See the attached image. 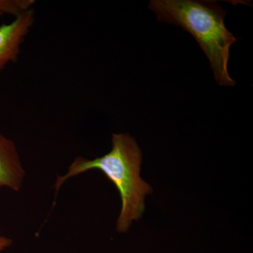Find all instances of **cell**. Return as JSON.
<instances>
[{"label": "cell", "mask_w": 253, "mask_h": 253, "mask_svg": "<svg viewBox=\"0 0 253 253\" xmlns=\"http://www.w3.org/2000/svg\"><path fill=\"white\" fill-rule=\"evenodd\" d=\"M142 154L134 138L128 134H112V149L109 153L93 160L78 156L68 168V172L58 176L55 182L56 191L73 176L90 169L102 171L119 191L122 201L116 229L126 232L131 222L138 220L145 211V197L152 193V188L140 176Z\"/></svg>", "instance_id": "1"}, {"label": "cell", "mask_w": 253, "mask_h": 253, "mask_svg": "<svg viewBox=\"0 0 253 253\" xmlns=\"http://www.w3.org/2000/svg\"><path fill=\"white\" fill-rule=\"evenodd\" d=\"M149 7L158 21L180 26L192 35L209 60L217 84L235 85L228 63L231 46L237 39L226 28L222 8L214 1L194 0H151Z\"/></svg>", "instance_id": "2"}, {"label": "cell", "mask_w": 253, "mask_h": 253, "mask_svg": "<svg viewBox=\"0 0 253 253\" xmlns=\"http://www.w3.org/2000/svg\"><path fill=\"white\" fill-rule=\"evenodd\" d=\"M36 20L33 8L21 13L11 22L0 26V71L17 61L25 38Z\"/></svg>", "instance_id": "3"}, {"label": "cell", "mask_w": 253, "mask_h": 253, "mask_svg": "<svg viewBox=\"0 0 253 253\" xmlns=\"http://www.w3.org/2000/svg\"><path fill=\"white\" fill-rule=\"evenodd\" d=\"M26 172L16 144L0 133V187L19 191Z\"/></svg>", "instance_id": "4"}, {"label": "cell", "mask_w": 253, "mask_h": 253, "mask_svg": "<svg viewBox=\"0 0 253 253\" xmlns=\"http://www.w3.org/2000/svg\"><path fill=\"white\" fill-rule=\"evenodd\" d=\"M34 0H0V16H16L33 8Z\"/></svg>", "instance_id": "5"}, {"label": "cell", "mask_w": 253, "mask_h": 253, "mask_svg": "<svg viewBox=\"0 0 253 253\" xmlns=\"http://www.w3.org/2000/svg\"><path fill=\"white\" fill-rule=\"evenodd\" d=\"M11 244H12V240L1 235L0 232V253L10 247Z\"/></svg>", "instance_id": "6"}, {"label": "cell", "mask_w": 253, "mask_h": 253, "mask_svg": "<svg viewBox=\"0 0 253 253\" xmlns=\"http://www.w3.org/2000/svg\"><path fill=\"white\" fill-rule=\"evenodd\" d=\"M0 189H1V187H0Z\"/></svg>", "instance_id": "7"}]
</instances>
